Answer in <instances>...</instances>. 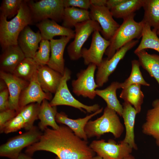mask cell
I'll return each mask as SVG.
<instances>
[{
	"label": "cell",
	"mask_w": 159,
	"mask_h": 159,
	"mask_svg": "<svg viewBox=\"0 0 159 159\" xmlns=\"http://www.w3.org/2000/svg\"><path fill=\"white\" fill-rule=\"evenodd\" d=\"M37 142L26 148L25 153L32 157L38 151L52 152L58 159H92L95 152L87 141L76 135L67 126L57 129L47 128Z\"/></svg>",
	"instance_id": "6da1fadb"
},
{
	"label": "cell",
	"mask_w": 159,
	"mask_h": 159,
	"mask_svg": "<svg viewBox=\"0 0 159 159\" xmlns=\"http://www.w3.org/2000/svg\"><path fill=\"white\" fill-rule=\"evenodd\" d=\"M33 23L27 0H23L18 14L10 21L0 15V43L3 51L9 46L17 45L21 32Z\"/></svg>",
	"instance_id": "7a4b0ae2"
},
{
	"label": "cell",
	"mask_w": 159,
	"mask_h": 159,
	"mask_svg": "<svg viewBox=\"0 0 159 159\" xmlns=\"http://www.w3.org/2000/svg\"><path fill=\"white\" fill-rule=\"evenodd\" d=\"M124 130L118 114L107 106L103 115L94 120H89L86 124L85 131L88 138H100L107 133H112L115 138L120 137Z\"/></svg>",
	"instance_id": "3957f363"
},
{
	"label": "cell",
	"mask_w": 159,
	"mask_h": 159,
	"mask_svg": "<svg viewBox=\"0 0 159 159\" xmlns=\"http://www.w3.org/2000/svg\"><path fill=\"white\" fill-rule=\"evenodd\" d=\"M135 14H132L123 19L121 24L110 40V44L105 54L108 59L111 58L116 52L130 41L142 37L143 23L136 21Z\"/></svg>",
	"instance_id": "277c9868"
},
{
	"label": "cell",
	"mask_w": 159,
	"mask_h": 159,
	"mask_svg": "<svg viewBox=\"0 0 159 159\" xmlns=\"http://www.w3.org/2000/svg\"><path fill=\"white\" fill-rule=\"evenodd\" d=\"M71 72L65 67L64 72L58 88L53 98L49 102L52 106L66 105L77 108L82 112L93 113L100 108V105L95 104L91 105H85L76 99L69 90L67 82L70 79Z\"/></svg>",
	"instance_id": "5b68a950"
},
{
	"label": "cell",
	"mask_w": 159,
	"mask_h": 159,
	"mask_svg": "<svg viewBox=\"0 0 159 159\" xmlns=\"http://www.w3.org/2000/svg\"><path fill=\"white\" fill-rule=\"evenodd\" d=\"M34 23L49 19L57 22L62 21L64 7L63 0H27Z\"/></svg>",
	"instance_id": "8992f818"
},
{
	"label": "cell",
	"mask_w": 159,
	"mask_h": 159,
	"mask_svg": "<svg viewBox=\"0 0 159 159\" xmlns=\"http://www.w3.org/2000/svg\"><path fill=\"white\" fill-rule=\"evenodd\" d=\"M43 133L34 126L29 130L10 139L0 146V156L10 159H17L21 150L38 142Z\"/></svg>",
	"instance_id": "52a82bcc"
},
{
	"label": "cell",
	"mask_w": 159,
	"mask_h": 159,
	"mask_svg": "<svg viewBox=\"0 0 159 159\" xmlns=\"http://www.w3.org/2000/svg\"><path fill=\"white\" fill-rule=\"evenodd\" d=\"M73 41L68 45L67 51L69 59L76 61L82 57V46L91 34L96 31L101 32L102 29L97 21L90 19L77 24Z\"/></svg>",
	"instance_id": "ba28073f"
},
{
	"label": "cell",
	"mask_w": 159,
	"mask_h": 159,
	"mask_svg": "<svg viewBox=\"0 0 159 159\" xmlns=\"http://www.w3.org/2000/svg\"><path fill=\"white\" fill-rule=\"evenodd\" d=\"M97 67L90 64L85 69H81L77 74V79L73 80L71 85L73 92L77 96H82L94 99L98 86L95 79V74Z\"/></svg>",
	"instance_id": "9c48e42d"
},
{
	"label": "cell",
	"mask_w": 159,
	"mask_h": 159,
	"mask_svg": "<svg viewBox=\"0 0 159 159\" xmlns=\"http://www.w3.org/2000/svg\"><path fill=\"white\" fill-rule=\"evenodd\" d=\"M138 39H134L127 43L117 51L110 59L103 58L99 66L96 74L95 82L98 87H101L109 80L110 75L116 69L120 62L122 59L127 52L135 47L139 42Z\"/></svg>",
	"instance_id": "30bf717a"
},
{
	"label": "cell",
	"mask_w": 159,
	"mask_h": 159,
	"mask_svg": "<svg viewBox=\"0 0 159 159\" xmlns=\"http://www.w3.org/2000/svg\"><path fill=\"white\" fill-rule=\"evenodd\" d=\"M89 145L98 155L103 159H123L130 154L133 149L122 140L117 144L111 139L107 142L102 139L94 140Z\"/></svg>",
	"instance_id": "8fae6325"
},
{
	"label": "cell",
	"mask_w": 159,
	"mask_h": 159,
	"mask_svg": "<svg viewBox=\"0 0 159 159\" xmlns=\"http://www.w3.org/2000/svg\"><path fill=\"white\" fill-rule=\"evenodd\" d=\"M90 9V19L99 24L102 29V37L110 40L120 25L114 19L110 10L106 6L91 5Z\"/></svg>",
	"instance_id": "7c38bea8"
},
{
	"label": "cell",
	"mask_w": 159,
	"mask_h": 159,
	"mask_svg": "<svg viewBox=\"0 0 159 159\" xmlns=\"http://www.w3.org/2000/svg\"><path fill=\"white\" fill-rule=\"evenodd\" d=\"M110 44V40L105 39L98 31L92 34V39L88 49L82 48L81 50L82 57L85 65L93 64L97 67L100 64L105 51Z\"/></svg>",
	"instance_id": "4fadbf2b"
},
{
	"label": "cell",
	"mask_w": 159,
	"mask_h": 159,
	"mask_svg": "<svg viewBox=\"0 0 159 159\" xmlns=\"http://www.w3.org/2000/svg\"><path fill=\"white\" fill-rule=\"evenodd\" d=\"M52 93L45 92L42 89L37 77V70L34 73L28 85L22 91L19 98V108L20 110L33 103L41 104L44 100H51Z\"/></svg>",
	"instance_id": "5bb4252c"
},
{
	"label": "cell",
	"mask_w": 159,
	"mask_h": 159,
	"mask_svg": "<svg viewBox=\"0 0 159 159\" xmlns=\"http://www.w3.org/2000/svg\"><path fill=\"white\" fill-rule=\"evenodd\" d=\"M0 78L5 82L9 93V109L19 112V102L22 90L29 82L22 80L13 74L0 71Z\"/></svg>",
	"instance_id": "9a60e30c"
},
{
	"label": "cell",
	"mask_w": 159,
	"mask_h": 159,
	"mask_svg": "<svg viewBox=\"0 0 159 159\" xmlns=\"http://www.w3.org/2000/svg\"><path fill=\"white\" fill-rule=\"evenodd\" d=\"M73 38L70 37L63 36L59 39L50 40L51 55L47 65L62 75L65 67L63 56L66 46Z\"/></svg>",
	"instance_id": "2e32d148"
},
{
	"label": "cell",
	"mask_w": 159,
	"mask_h": 159,
	"mask_svg": "<svg viewBox=\"0 0 159 159\" xmlns=\"http://www.w3.org/2000/svg\"><path fill=\"white\" fill-rule=\"evenodd\" d=\"M42 40L39 31L35 32L27 26L19 34L17 44L26 57L33 58L39 49V43Z\"/></svg>",
	"instance_id": "e0dca14e"
},
{
	"label": "cell",
	"mask_w": 159,
	"mask_h": 159,
	"mask_svg": "<svg viewBox=\"0 0 159 159\" xmlns=\"http://www.w3.org/2000/svg\"><path fill=\"white\" fill-rule=\"evenodd\" d=\"M103 110L101 108L97 111L85 117L76 119L69 118L63 112H57L55 117L56 122L65 125L69 127L77 136L87 141L88 138L85 131V127L90 120L93 117L101 113Z\"/></svg>",
	"instance_id": "ac0fdd59"
},
{
	"label": "cell",
	"mask_w": 159,
	"mask_h": 159,
	"mask_svg": "<svg viewBox=\"0 0 159 159\" xmlns=\"http://www.w3.org/2000/svg\"><path fill=\"white\" fill-rule=\"evenodd\" d=\"M63 75L47 65L39 66L37 69V77L41 87L47 93H55Z\"/></svg>",
	"instance_id": "d6986e66"
},
{
	"label": "cell",
	"mask_w": 159,
	"mask_h": 159,
	"mask_svg": "<svg viewBox=\"0 0 159 159\" xmlns=\"http://www.w3.org/2000/svg\"><path fill=\"white\" fill-rule=\"evenodd\" d=\"M36 26L39 30L42 39L50 40L58 36L73 38L74 37V31L60 25L53 20L46 19L37 23Z\"/></svg>",
	"instance_id": "ffe728a7"
},
{
	"label": "cell",
	"mask_w": 159,
	"mask_h": 159,
	"mask_svg": "<svg viewBox=\"0 0 159 159\" xmlns=\"http://www.w3.org/2000/svg\"><path fill=\"white\" fill-rule=\"evenodd\" d=\"M25 56L17 45L9 46L3 51L0 57V71L12 73Z\"/></svg>",
	"instance_id": "44dd1931"
},
{
	"label": "cell",
	"mask_w": 159,
	"mask_h": 159,
	"mask_svg": "<svg viewBox=\"0 0 159 159\" xmlns=\"http://www.w3.org/2000/svg\"><path fill=\"white\" fill-rule=\"evenodd\" d=\"M142 131L144 134L153 137L159 147V99L153 102L152 108L147 111Z\"/></svg>",
	"instance_id": "7402d4cb"
},
{
	"label": "cell",
	"mask_w": 159,
	"mask_h": 159,
	"mask_svg": "<svg viewBox=\"0 0 159 159\" xmlns=\"http://www.w3.org/2000/svg\"><path fill=\"white\" fill-rule=\"evenodd\" d=\"M123 111L122 116L124 120L126 133L122 141L128 144L133 149H138L135 140L134 125L135 117L138 113L135 108L128 102L122 104Z\"/></svg>",
	"instance_id": "603a6c76"
},
{
	"label": "cell",
	"mask_w": 159,
	"mask_h": 159,
	"mask_svg": "<svg viewBox=\"0 0 159 159\" xmlns=\"http://www.w3.org/2000/svg\"><path fill=\"white\" fill-rule=\"evenodd\" d=\"M120 83L117 81L112 82L105 88L95 90L96 95L103 99L107 107L115 111L117 114L122 116L123 107L118 99L116 91L120 88Z\"/></svg>",
	"instance_id": "cb8c5ba5"
},
{
	"label": "cell",
	"mask_w": 159,
	"mask_h": 159,
	"mask_svg": "<svg viewBox=\"0 0 159 159\" xmlns=\"http://www.w3.org/2000/svg\"><path fill=\"white\" fill-rule=\"evenodd\" d=\"M48 100H44L40 105L38 116L40 121L38 127L42 132L47 128L48 126L54 129H57L59 127L55 120L58 112L57 106H52Z\"/></svg>",
	"instance_id": "d4e9b609"
},
{
	"label": "cell",
	"mask_w": 159,
	"mask_h": 159,
	"mask_svg": "<svg viewBox=\"0 0 159 159\" xmlns=\"http://www.w3.org/2000/svg\"><path fill=\"white\" fill-rule=\"evenodd\" d=\"M135 54L138 58L140 66L156 80L159 85V55L150 54L145 50Z\"/></svg>",
	"instance_id": "484cf974"
},
{
	"label": "cell",
	"mask_w": 159,
	"mask_h": 159,
	"mask_svg": "<svg viewBox=\"0 0 159 159\" xmlns=\"http://www.w3.org/2000/svg\"><path fill=\"white\" fill-rule=\"evenodd\" d=\"M90 19L88 10L73 7H66L64 10L62 26L71 29L77 24Z\"/></svg>",
	"instance_id": "4316f807"
},
{
	"label": "cell",
	"mask_w": 159,
	"mask_h": 159,
	"mask_svg": "<svg viewBox=\"0 0 159 159\" xmlns=\"http://www.w3.org/2000/svg\"><path fill=\"white\" fill-rule=\"evenodd\" d=\"M120 97L124 102L132 105L138 113L140 112L144 98L141 90V85L134 84L122 89Z\"/></svg>",
	"instance_id": "83f0119b"
},
{
	"label": "cell",
	"mask_w": 159,
	"mask_h": 159,
	"mask_svg": "<svg viewBox=\"0 0 159 159\" xmlns=\"http://www.w3.org/2000/svg\"><path fill=\"white\" fill-rule=\"evenodd\" d=\"M143 7L144 12L142 21L157 32L159 29V0H144Z\"/></svg>",
	"instance_id": "f1b7e54d"
},
{
	"label": "cell",
	"mask_w": 159,
	"mask_h": 159,
	"mask_svg": "<svg viewBox=\"0 0 159 159\" xmlns=\"http://www.w3.org/2000/svg\"><path fill=\"white\" fill-rule=\"evenodd\" d=\"M143 23L142 39L134 53L147 49H153L159 53V38L157 32L151 29L148 24Z\"/></svg>",
	"instance_id": "f546056e"
},
{
	"label": "cell",
	"mask_w": 159,
	"mask_h": 159,
	"mask_svg": "<svg viewBox=\"0 0 159 159\" xmlns=\"http://www.w3.org/2000/svg\"><path fill=\"white\" fill-rule=\"evenodd\" d=\"M144 0H125L110 11L113 17L123 19L143 7Z\"/></svg>",
	"instance_id": "4dcf8cb0"
},
{
	"label": "cell",
	"mask_w": 159,
	"mask_h": 159,
	"mask_svg": "<svg viewBox=\"0 0 159 159\" xmlns=\"http://www.w3.org/2000/svg\"><path fill=\"white\" fill-rule=\"evenodd\" d=\"M39 66L33 58L25 57L17 66L12 74L29 82Z\"/></svg>",
	"instance_id": "1f68e13d"
},
{
	"label": "cell",
	"mask_w": 159,
	"mask_h": 159,
	"mask_svg": "<svg viewBox=\"0 0 159 159\" xmlns=\"http://www.w3.org/2000/svg\"><path fill=\"white\" fill-rule=\"evenodd\" d=\"M41 104L37 103L29 104L19 111L24 122V129L26 131L32 128L34 122L39 119L38 116Z\"/></svg>",
	"instance_id": "d6a6232c"
},
{
	"label": "cell",
	"mask_w": 159,
	"mask_h": 159,
	"mask_svg": "<svg viewBox=\"0 0 159 159\" xmlns=\"http://www.w3.org/2000/svg\"><path fill=\"white\" fill-rule=\"evenodd\" d=\"M132 69L129 77L123 82L120 83V88L122 89L134 84H138L149 86L150 84L144 79L140 69V66L138 60L134 59L131 61Z\"/></svg>",
	"instance_id": "836d02e7"
},
{
	"label": "cell",
	"mask_w": 159,
	"mask_h": 159,
	"mask_svg": "<svg viewBox=\"0 0 159 159\" xmlns=\"http://www.w3.org/2000/svg\"><path fill=\"white\" fill-rule=\"evenodd\" d=\"M50 52V41L42 39L33 59L39 66L47 65L49 60Z\"/></svg>",
	"instance_id": "e575fe53"
},
{
	"label": "cell",
	"mask_w": 159,
	"mask_h": 159,
	"mask_svg": "<svg viewBox=\"0 0 159 159\" xmlns=\"http://www.w3.org/2000/svg\"><path fill=\"white\" fill-rule=\"evenodd\" d=\"M23 1L22 0H3L0 7V15L8 19L16 16Z\"/></svg>",
	"instance_id": "d590c367"
},
{
	"label": "cell",
	"mask_w": 159,
	"mask_h": 159,
	"mask_svg": "<svg viewBox=\"0 0 159 159\" xmlns=\"http://www.w3.org/2000/svg\"><path fill=\"white\" fill-rule=\"evenodd\" d=\"M24 119L19 112L15 117L5 123L0 132L7 134L24 128Z\"/></svg>",
	"instance_id": "8d00e7d4"
},
{
	"label": "cell",
	"mask_w": 159,
	"mask_h": 159,
	"mask_svg": "<svg viewBox=\"0 0 159 159\" xmlns=\"http://www.w3.org/2000/svg\"><path fill=\"white\" fill-rule=\"evenodd\" d=\"M64 8L73 7L88 10L91 6L90 0H63Z\"/></svg>",
	"instance_id": "74e56055"
},
{
	"label": "cell",
	"mask_w": 159,
	"mask_h": 159,
	"mask_svg": "<svg viewBox=\"0 0 159 159\" xmlns=\"http://www.w3.org/2000/svg\"><path fill=\"white\" fill-rule=\"evenodd\" d=\"M18 113L10 109L0 112V131L7 122L15 117Z\"/></svg>",
	"instance_id": "f35d334b"
},
{
	"label": "cell",
	"mask_w": 159,
	"mask_h": 159,
	"mask_svg": "<svg viewBox=\"0 0 159 159\" xmlns=\"http://www.w3.org/2000/svg\"><path fill=\"white\" fill-rule=\"evenodd\" d=\"M9 93L7 88L0 91V111L9 109Z\"/></svg>",
	"instance_id": "ab89813d"
},
{
	"label": "cell",
	"mask_w": 159,
	"mask_h": 159,
	"mask_svg": "<svg viewBox=\"0 0 159 159\" xmlns=\"http://www.w3.org/2000/svg\"><path fill=\"white\" fill-rule=\"evenodd\" d=\"M125 0H107L106 6L110 10L118 5Z\"/></svg>",
	"instance_id": "60d3db41"
},
{
	"label": "cell",
	"mask_w": 159,
	"mask_h": 159,
	"mask_svg": "<svg viewBox=\"0 0 159 159\" xmlns=\"http://www.w3.org/2000/svg\"><path fill=\"white\" fill-rule=\"evenodd\" d=\"M107 0H90L91 4L98 6H106Z\"/></svg>",
	"instance_id": "b9f144b4"
},
{
	"label": "cell",
	"mask_w": 159,
	"mask_h": 159,
	"mask_svg": "<svg viewBox=\"0 0 159 159\" xmlns=\"http://www.w3.org/2000/svg\"><path fill=\"white\" fill-rule=\"evenodd\" d=\"M17 159H34L31 156L27 155L26 153H21L18 157Z\"/></svg>",
	"instance_id": "7bdbcfd3"
},
{
	"label": "cell",
	"mask_w": 159,
	"mask_h": 159,
	"mask_svg": "<svg viewBox=\"0 0 159 159\" xmlns=\"http://www.w3.org/2000/svg\"><path fill=\"white\" fill-rule=\"evenodd\" d=\"M0 91L6 88L7 87L5 82L0 79Z\"/></svg>",
	"instance_id": "ee69618b"
},
{
	"label": "cell",
	"mask_w": 159,
	"mask_h": 159,
	"mask_svg": "<svg viewBox=\"0 0 159 159\" xmlns=\"http://www.w3.org/2000/svg\"><path fill=\"white\" fill-rule=\"evenodd\" d=\"M123 159H135L134 156L130 154L125 157Z\"/></svg>",
	"instance_id": "f6af8a7d"
},
{
	"label": "cell",
	"mask_w": 159,
	"mask_h": 159,
	"mask_svg": "<svg viewBox=\"0 0 159 159\" xmlns=\"http://www.w3.org/2000/svg\"><path fill=\"white\" fill-rule=\"evenodd\" d=\"M92 159H103L102 158L98 155L93 157Z\"/></svg>",
	"instance_id": "bcb514c9"
},
{
	"label": "cell",
	"mask_w": 159,
	"mask_h": 159,
	"mask_svg": "<svg viewBox=\"0 0 159 159\" xmlns=\"http://www.w3.org/2000/svg\"><path fill=\"white\" fill-rule=\"evenodd\" d=\"M156 33L157 35H158L159 36V29L157 30Z\"/></svg>",
	"instance_id": "7dc6e473"
},
{
	"label": "cell",
	"mask_w": 159,
	"mask_h": 159,
	"mask_svg": "<svg viewBox=\"0 0 159 159\" xmlns=\"http://www.w3.org/2000/svg\"><path fill=\"white\" fill-rule=\"evenodd\" d=\"M57 159H58L57 158Z\"/></svg>",
	"instance_id": "c3c4849f"
}]
</instances>
